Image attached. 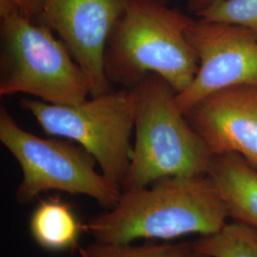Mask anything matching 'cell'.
Here are the masks:
<instances>
[{
    "label": "cell",
    "instance_id": "obj_1",
    "mask_svg": "<svg viewBox=\"0 0 257 257\" xmlns=\"http://www.w3.org/2000/svg\"><path fill=\"white\" fill-rule=\"evenodd\" d=\"M227 217L206 175L169 177L151 188L123 191L114 208L83 225V230L97 242L130 244L140 238L209 235L221 230Z\"/></svg>",
    "mask_w": 257,
    "mask_h": 257
},
{
    "label": "cell",
    "instance_id": "obj_2",
    "mask_svg": "<svg viewBox=\"0 0 257 257\" xmlns=\"http://www.w3.org/2000/svg\"><path fill=\"white\" fill-rule=\"evenodd\" d=\"M193 21L169 7L167 0H128L105 50L109 81L131 89L148 74H156L176 93L183 92L199 67L186 36Z\"/></svg>",
    "mask_w": 257,
    "mask_h": 257
},
{
    "label": "cell",
    "instance_id": "obj_3",
    "mask_svg": "<svg viewBox=\"0 0 257 257\" xmlns=\"http://www.w3.org/2000/svg\"><path fill=\"white\" fill-rule=\"evenodd\" d=\"M128 90L136 142L122 192L169 177L207 175L213 155L180 110L173 87L150 74Z\"/></svg>",
    "mask_w": 257,
    "mask_h": 257
},
{
    "label": "cell",
    "instance_id": "obj_4",
    "mask_svg": "<svg viewBox=\"0 0 257 257\" xmlns=\"http://www.w3.org/2000/svg\"><path fill=\"white\" fill-rule=\"evenodd\" d=\"M92 86L64 42L45 24L0 1V96L25 93L53 105L91 97Z\"/></svg>",
    "mask_w": 257,
    "mask_h": 257
},
{
    "label": "cell",
    "instance_id": "obj_5",
    "mask_svg": "<svg viewBox=\"0 0 257 257\" xmlns=\"http://www.w3.org/2000/svg\"><path fill=\"white\" fill-rule=\"evenodd\" d=\"M0 141L23 173L16 193L19 204L33 202L50 191L88 195L108 211L118 202L122 191L95 171L97 161L92 154L70 139L39 138L20 128L4 106Z\"/></svg>",
    "mask_w": 257,
    "mask_h": 257
},
{
    "label": "cell",
    "instance_id": "obj_6",
    "mask_svg": "<svg viewBox=\"0 0 257 257\" xmlns=\"http://www.w3.org/2000/svg\"><path fill=\"white\" fill-rule=\"evenodd\" d=\"M19 103L45 135L70 139L92 154L102 175L122 191L134 151L135 110L128 89L112 90L71 106L29 98Z\"/></svg>",
    "mask_w": 257,
    "mask_h": 257
},
{
    "label": "cell",
    "instance_id": "obj_7",
    "mask_svg": "<svg viewBox=\"0 0 257 257\" xmlns=\"http://www.w3.org/2000/svg\"><path fill=\"white\" fill-rule=\"evenodd\" d=\"M187 39L198 57L193 82L176 94L183 112L212 92L236 85H257V35L227 22L193 20Z\"/></svg>",
    "mask_w": 257,
    "mask_h": 257
},
{
    "label": "cell",
    "instance_id": "obj_8",
    "mask_svg": "<svg viewBox=\"0 0 257 257\" xmlns=\"http://www.w3.org/2000/svg\"><path fill=\"white\" fill-rule=\"evenodd\" d=\"M128 0H43L40 24L63 41L88 76L91 96L112 91L104 69L105 50Z\"/></svg>",
    "mask_w": 257,
    "mask_h": 257
},
{
    "label": "cell",
    "instance_id": "obj_9",
    "mask_svg": "<svg viewBox=\"0 0 257 257\" xmlns=\"http://www.w3.org/2000/svg\"><path fill=\"white\" fill-rule=\"evenodd\" d=\"M184 113L213 156L235 153L256 167L257 85L212 92Z\"/></svg>",
    "mask_w": 257,
    "mask_h": 257
},
{
    "label": "cell",
    "instance_id": "obj_10",
    "mask_svg": "<svg viewBox=\"0 0 257 257\" xmlns=\"http://www.w3.org/2000/svg\"><path fill=\"white\" fill-rule=\"evenodd\" d=\"M206 176L223 203L228 217L257 229V171L235 153L215 155Z\"/></svg>",
    "mask_w": 257,
    "mask_h": 257
},
{
    "label": "cell",
    "instance_id": "obj_11",
    "mask_svg": "<svg viewBox=\"0 0 257 257\" xmlns=\"http://www.w3.org/2000/svg\"><path fill=\"white\" fill-rule=\"evenodd\" d=\"M83 230L71 207L58 197L40 199L30 220V231L41 248L63 251L78 248Z\"/></svg>",
    "mask_w": 257,
    "mask_h": 257
},
{
    "label": "cell",
    "instance_id": "obj_12",
    "mask_svg": "<svg viewBox=\"0 0 257 257\" xmlns=\"http://www.w3.org/2000/svg\"><path fill=\"white\" fill-rule=\"evenodd\" d=\"M194 245L208 257H257V229L240 222L195 239Z\"/></svg>",
    "mask_w": 257,
    "mask_h": 257
},
{
    "label": "cell",
    "instance_id": "obj_13",
    "mask_svg": "<svg viewBox=\"0 0 257 257\" xmlns=\"http://www.w3.org/2000/svg\"><path fill=\"white\" fill-rule=\"evenodd\" d=\"M78 250L81 257H208L197 249L193 241L143 246L95 241Z\"/></svg>",
    "mask_w": 257,
    "mask_h": 257
},
{
    "label": "cell",
    "instance_id": "obj_14",
    "mask_svg": "<svg viewBox=\"0 0 257 257\" xmlns=\"http://www.w3.org/2000/svg\"><path fill=\"white\" fill-rule=\"evenodd\" d=\"M198 19L237 24L257 35V0H225L204 12Z\"/></svg>",
    "mask_w": 257,
    "mask_h": 257
},
{
    "label": "cell",
    "instance_id": "obj_15",
    "mask_svg": "<svg viewBox=\"0 0 257 257\" xmlns=\"http://www.w3.org/2000/svg\"><path fill=\"white\" fill-rule=\"evenodd\" d=\"M0 1L9 2L16 5L27 19L36 23L40 22L42 9H43V0H0Z\"/></svg>",
    "mask_w": 257,
    "mask_h": 257
},
{
    "label": "cell",
    "instance_id": "obj_16",
    "mask_svg": "<svg viewBox=\"0 0 257 257\" xmlns=\"http://www.w3.org/2000/svg\"><path fill=\"white\" fill-rule=\"evenodd\" d=\"M225 0H189L188 10L190 13L195 15L197 18L200 17L204 12L211 9L214 5Z\"/></svg>",
    "mask_w": 257,
    "mask_h": 257
},
{
    "label": "cell",
    "instance_id": "obj_17",
    "mask_svg": "<svg viewBox=\"0 0 257 257\" xmlns=\"http://www.w3.org/2000/svg\"><path fill=\"white\" fill-rule=\"evenodd\" d=\"M167 1H168V2H169V1H170V0H167Z\"/></svg>",
    "mask_w": 257,
    "mask_h": 257
}]
</instances>
